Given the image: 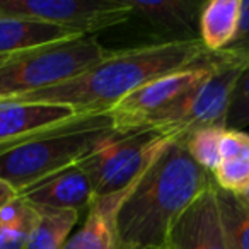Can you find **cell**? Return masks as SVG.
<instances>
[{
  "instance_id": "obj_12",
  "label": "cell",
  "mask_w": 249,
  "mask_h": 249,
  "mask_svg": "<svg viewBox=\"0 0 249 249\" xmlns=\"http://www.w3.org/2000/svg\"><path fill=\"white\" fill-rule=\"evenodd\" d=\"M75 116L80 114L62 104L0 99V145L24 139Z\"/></svg>"
},
{
  "instance_id": "obj_16",
  "label": "cell",
  "mask_w": 249,
  "mask_h": 249,
  "mask_svg": "<svg viewBox=\"0 0 249 249\" xmlns=\"http://www.w3.org/2000/svg\"><path fill=\"white\" fill-rule=\"evenodd\" d=\"M33 208L36 212V224L24 249H63L79 220V212L50 207Z\"/></svg>"
},
{
  "instance_id": "obj_1",
  "label": "cell",
  "mask_w": 249,
  "mask_h": 249,
  "mask_svg": "<svg viewBox=\"0 0 249 249\" xmlns=\"http://www.w3.org/2000/svg\"><path fill=\"white\" fill-rule=\"evenodd\" d=\"M213 183L183 140H169L114 215L116 249H164L181 213Z\"/></svg>"
},
{
  "instance_id": "obj_23",
  "label": "cell",
  "mask_w": 249,
  "mask_h": 249,
  "mask_svg": "<svg viewBox=\"0 0 249 249\" xmlns=\"http://www.w3.org/2000/svg\"><path fill=\"white\" fill-rule=\"evenodd\" d=\"M222 159H249V135L241 130H225L220 142Z\"/></svg>"
},
{
  "instance_id": "obj_25",
  "label": "cell",
  "mask_w": 249,
  "mask_h": 249,
  "mask_svg": "<svg viewBox=\"0 0 249 249\" xmlns=\"http://www.w3.org/2000/svg\"><path fill=\"white\" fill-rule=\"evenodd\" d=\"M237 196H239V198H241V200H242V201H244V203H248V205H249V188H248V190H246V191H244V193L237 195Z\"/></svg>"
},
{
  "instance_id": "obj_13",
  "label": "cell",
  "mask_w": 249,
  "mask_h": 249,
  "mask_svg": "<svg viewBox=\"0 0 249 249\" xmlns=\"http://www.w3.org/2000/svg\"><path fill=\"white\" fill-rule=\"evenodd\" d=\"M80 35L50 22L19 18H0V56L36 48Z\"/></svg>"
},
{
  "instance_id": "obj_3",
  "label": "cell",
  "mask_w": 249,
  "mask_h": 249,
  "mask_svg": "<svg viewBox=\"0 0 249 249\" xmlns=\"http://www.w3.org/2000/svg\"><path fill=\"white\" fill-rule=\"evenodd\" d=\"M109 114H80L0 145V179L16 191L70 167L116 135Z\"/></svg>"
},
{
  "instance_id": "obj_26",
  "label": "cell",
  "mask_w": 249,
  "mask_h": 249,
  "mask_svg": "<svg viewBox=\"0 0 249 249\" xmlns=\"http://www.w3.org/2000/svg\"><path fill=\"white\" fill-rule=\"evenodd\" d=\"M164 249H167V248H164Z\"/></svg>"
},
{
  "instance_id": "obj_15",
  "label": "cell",
  "mask_w": 249,
  "mask_h": 249,
  "mask_svg": "<svg viewBox=\"0 0 249 249\" xmlns=\"http://www.w3.org/2000/svg\"><path fill=\"white\" fill-rule=\"evenodd\" d=\"M114 215L116 208L99 198H92L86 222L79 232L69 237L63 249H116Z\"/></svg>"
},
{
  "instance_id": "obj_24",
  "label": "cell",
  "mask_w": 249,
  "mask_h": 249,
  "mask_svg": "<svg viewBox=\"0 0 249 249\" xmlns=\"http://www.w3.org/2000/svg\"><path fill=\"white\" fill-rule=\"evenodd\" d=\"M16 198H18V191L9 183L0 179V210H2L5 205L11 203L12 200H16Z\"/></svg>"
},
{
  "instance_id": "obj_7",
  "label": "cell",
  "mask_w": 249,
  "mask_h": 249,
  "mask_svg": "<svg viewBox=\"0 0 249 249\" xmlns=\"http://www.w3.org/2000/svg\"><path fill=\"white\" fill-rule=\"evenodd\" d=\"M217 63L218 56L210 53L207 58L186 69L171 72L139 87L107 113L113 120L114 128L121 133L142 128L150 118L169 109L195 89L203 86L213 75Z\"/></svg>"
},
{
  "instance_id": "obj_17",
  "label": "cell",
  "mask_w": 249,
  "mask_h": 249,
  "mask_svg": "<svg viewBox=\"0 0 249 249\" xmlns=\"http://www.w3.org/2000/svg\"><path fill=\"white\" fill-rule=\"evenodd\" d=\"M35 224V208L18 195L0 210V249H24Z\"/></svg>"
},
{
  "instance_id": "obj_6",
  "label": "cell",
  "mask_w": 249,
  "mask_h": 249,
  "mask_svg": "<svg viewBox=\"0 0 249 249\" xmlns=\"http://www.w3.org/2000/svg\"><path fill=\"white\" fill-rule=\"evenodd\" d=\"M242 67V63L218 56L213 75L203 86L169 109L150 118L143 126L156 128L171 140H186L198 130L225 128L229 99Z\"/></svg>"
},
{
  "instance_id": "obj_5",
  "label": "cell",
  "mask_w": 249,
  "mask_h": 249,
  "mask_svg": "<svg viewBox=\"0 0 249 249\" xmlns=\"http://www.w3.org/2000/svg\"><path fill=\"white\" fill-rule=\"evenodd\" d=\"M171 139L156 128L118 132L92 150L77 166L89 176L94 198L120 207L124 195L159 156Z\"/></svg>"
},
{
  "instance_id": "obj_10",
  "label": "cell",
  "mask_w": 249,
  "mask_h": 249,
  "mask_svg": "<svg viewBox=\"0 0 249 249\" xmlns=\"http://www.w3.org/2000/svg\"><path fill=\"white\" fill-rule=\"evenodd\" d=\"M167 249H229L212 183L171 227Z\"/></svg>"
},
{
  "instance_id": "obj_14",
  "label": "cell",
  "mask_w": 249,
  "mask_h": 249,
  "mask_svg": "<svg viewBox=\"0 0 249 249\" xmlns=\"http://www.w3.org/2000/svg\"><path fill=\"white\" fill-rule=\"evenodd\" d=\"M241 16V0H210L200 12V41L208 53H218L234 39Z\"/></svg>"
},
{
  "instance_id": "obj_2",
  "label": "cell",
  "mask_w": 249,
  "mask_h": 249,
  "mask_svg": "<svg viewBox=\"0 0 249 249\" xmlns=\"http://www.w3.org/2000/svg\"><path fill=\"white\" fill-rule=\"evenodd\" d=\"M208 55L210 53L201 41L145 45L123 50L109 53L103 62L58 86L36 90L16 101L62 104L84 116L107 114L139 87L171 72L186 69Z\"/></svg>"
},
{
  "instance_id": "obj_22",
  "label": "cell",
  "mask_w": 249,
  "mask_h": 249,
  "mask_svg": "<svg viewBox=\"0 0 249 249\" xmlns=\"http://www.w3.org/2000/svg\"><path fill=\"white\" fill-rule=\"evenodd\" d=\"M215 55L242 65L249 62V0H241V16H239V26L234 39Z\"/></svg>"
},
{
  "instance_id": "obj_19",
  "label": "cell",
  "mask_w": 249,
  "mask_h": 249,
  "mask_svg": "<svg viewBox=\"0 0 249 249\" xmlns=\"http://www.w3.org/2000/svg\"><path fill=\"white\" fill-rule=\"evenodd\" d=\"M227 128H205L191 133L183 140L196 164H200L207 173H213L220 164V142Z\"/></svg>"
},
{
  "instance_id": "obj_20",
  "label": "cell",
  "mask_w": 249,
  "mask_h": 249,
  "mask_svg": "<svg viewBox=\"0 0 249 249\" xmlns=\"http://www.w3.org/2000/svg\"><path fill=\"white\" fill-rule=\"evenodd\" d=\"M249 124V62L241 69L237 80L232 87L231 99H229L227 130H241Z\"/></svg>"
},
{
  "instance_id": "obj_18",
  "label": "cell",
  "mask_w": 249,
  "mask_h": 249,
  "mask_svg": "<svg viewBox=\"0 0 249 249\" xmlns=\"http://www.w3.org/2000/svg\"><path fill=\"white\" fill-rule=\"evenodd\" d=\"M220 220L229 249H249V205L237 195L215 186Z\"/></svg>"
},
{
  "instance_id": "obj_4",
  "label": "cell",
  "mask_w": 249,
  "mask_h": 249,
  "mask_svg": "<svg viewBox=\"0 0 249 249\" xmlns=\"http://www.w3.org/2000/svg\"><path fill=\"white\" fill-rule=\"evenodd\" d=\"M107 55L94 36H77L0 56V99H19L58 86Z\"/></svg>"
},
{
  "instance_id": "obj_11",
  "label": "cell",
  "mask_w": 249,
  "mask_h": 249,
  "mask_svg": "<svg viewBox=\"0 0 249 249\" xmlns=\"http://www.w3.org/2000/svg\"><path fill=\"white\" fill-rule=\"evenodd\" d=\"M19 196L33 207L80 212L89 208L94 191L89 176L73 164L19 191Z\"/></svg>"
},
{
  "instance_id": "obj_9",
  "label": "cell",
  "mask_w": 249,
  "mask_h": 249,
  "mask_svg": "<svg viewBox=\"0 0 249 249\" xmlns=\"http://www.w3.org/2000/svg\"><path fill=\"white\" fill-rule=\"evenodd\" d=\"M152 45L200 41V12L205 2L195 0H124Z\"/></svg>"
},
{
  "instance_id": "obj_8",
  "label": "cell",
  "mask_w": 249,
  "mask_h": 249,
  "mask_svg": "<svg viewBox=\"0 0 249 249\" xmlns=\"http://www.w3.org/2000/svg\"><path fill=\"white\" fill-rule=\"evenodd\" d=\"M0 18H19L62 26L80 36L124 24V0H0Z\"/></svg>"
},
{
  "instance_id": "obj_21",
  "label": "cell",
  "mask_w": 249,
  "mask_h": 249,
  "mask_svg": "<svg viewBox=\"0 0 249 249\" xmlns=\"http://www.w3.org/2000/svg\"><path fill=\"white\" fill-rule=\"evenodd\" d=\"M217 188L241 195L249 188V159H222L212 173Z\"/></svg>"
}]
</instances>
